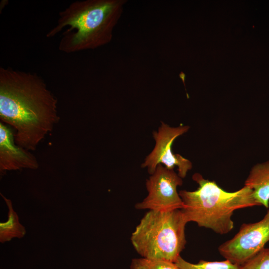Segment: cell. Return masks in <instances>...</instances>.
<instances>
[{"instance_id":"277c9868","label":"cell","mask_w":269,"mask_h":269,"mask_svg":"<svg viewBox=\"0 0 269 269\" xmlns=\"http://www.w3.org/2000/svg\"><path fill=\"white\" fill-rule=\"evenodd\" d=\"M187 223L181 209L148 210L132 233L131 243L142 258L175 263L186 244Z\"/></svg>"},{"instance_id":"5b68a950","label":"cell","mask_w":269,"mask_h":269,"mask_svg":"<svg viewBox=\"0 0 269 269\" xmlns=\"http://www.w3.org/2000/svg\"><path fill=\"white\" fill-rule=\"evenodd\" d=\"M269 241V210L259 221L243 224L238 232L218 247L220 255L233 264L242 266Z\"/></svg>"},{"instance_id":"7a4b0ae2","label":"cell","mask_w":269,"mask_h":269,"mask_svg":"<svg viewBox=\"0 0 269 269\" xmlns=\"http://www.w3.org/2000/svg\"><path fill=\"white\" fill-rule=\"evenodd\" d=\"M126 0H83L72 2L59 12L46 36L61 34L58 49L66 53L93 50L109 43Z\"/></svg>"},{"instance_id":"8992f818","label":"cell","mask_w":269,"mask_h":269,"mask_svg":"<svg viewBox=\"0 0 269 269\" xmlns=\"http://www.w3.org/2000/svg\"><path fill=\"white\" fill-rule=\"evenodd\" d=\"M182 179L173 169L159 164L146 181L147 196L135 208L162 211L181 209L183 202L177 188L182 185Z\"/></svg>"},{"instance_id":"ba28073f","label":"cell","mask_w":269,"mask_h":269,"mask_svg":"<svg viewBox=\"0 0 269 269\" xmlns=\"http://www.w3.org/2000/svg\"><path fill=\"white\" fill-rule=\"evenodd\" d=\"M38 166V162L33 154L15 144L14 134L11 129L0 123V173L22 168L35 169Z\"/></svg>"},{"instance_id":"7c38bea8","label":"cell","mask_w":269,"mask_h":269,"mask_svg":"<svg viewBox=\"0 0 269 269\" xmlns=\"http://www.w3.org/2000/svg\"><path fill=\"white\" fill-rule=\"evenodd\" d=\"M130 269H180L175 263L144 258L132 260Z\"/></svg>"},{"instance_id":"4fadbf2b","label":"cell","mask_w":269,"mask_h":269,"mask_svg":"<svg viewBox=\"0 0 269 269\" xmlns=\"http://www.w3.org/2000/svg\"><path fill=\"white\" fill-rule=\"evenodd\" d=\"M240 269H269V248H264L244 265Z\"/></svg>"},{"instance_id":"52a82bcc","label":"cell","mask_w":269,"mask_h":269,"mask_svg":"<svg viewBox=\"0 0 269 269\" xmlns=\"http://www.w3.org/2000/svg\"><path fill=\"white\" fill-rule=\"evenodd\" d=\"M189 129L188 126L172 127L161 122L158 131L153 132V137L155 141L154 148L146 157L141 167H146L148 172L151 175L159 164L170 169H173L176 166L178 175L182 178H185L192 167V163L180 154H174L171 146L174 140Z\"/></svg>"},{"instance_id":"30bf717a","label":"cell","mask_w":269,"mask_h":269,"mask_svg":"<svg viewBox=\"0 0 269 269\" xmlns=\"http://www.w3.org/2000/svg\"><path fill=\"white\" fill-rule=\"evenodd\" d=\"M0 195L8 208L7 221L0 223V242L4 243L14 238H23L26 231L25 227L19 222L18 216L13 209L11 200L5 197L1 193Z\"/></svg>"},{"instance_id":"8fae6325","label":"cell","mask_w":269,"mask_h":269,"mask_svg":"<svg viewBox=\"0 0 269 269\" xmlns=\"http://www.w3.org/2000/svg\"><path fill=\"white\" fill-rule=\"evenodd\" d=\"M175 264L180 269H240L241 266L229 260L209 262L200 260L196 264L189 263L179 256Z\"/></svg>"},{"instance_id":"9c48e42d","label":"cell","mask_w":269,"mask_h":269,"mask_svg":"<svg viewBox=\"0 0 269 269\" xmlns=\"http://www.w3.org/2000/svg\"><path fill=\"white\" fill-rule=\"evenodd\" d=\"M260 206L269 207V160L255 165L245 182Z\"/></svg>"},{"instance_id":"6da1fadb","label":"cell","mask_w":269,"mask_h":269,"mask_svg":"<svg viewBox=\"0 0 269 269\" xmlns=\"http://www.w3.org/2000/svg\"><path fill=\"white\" fill-rule=\"evenodd\" d=\"M0 118L16 130V144L34 150L59 117L57 100L37 74L0 68Z\"/></svg>"},{"instance_id":"3957f363","label":"cell","mask_w":269,"mask_h":269,"mask_svg":"<svg viewBox=\"0 0 269 269\" xmlns=\"http://www.w3.org/2000/svg\"><path fill=\"white\" fill-rule=\"evenodd\" d=\"M192 179L198 184L196 190L179 192L183 202L181 210L188 223L193 222L199 227L224 235L234 228L232 217L235 210L260 206L248 186L227 192L200 173L194 174Z\"/></svg>"}]
</instances>
